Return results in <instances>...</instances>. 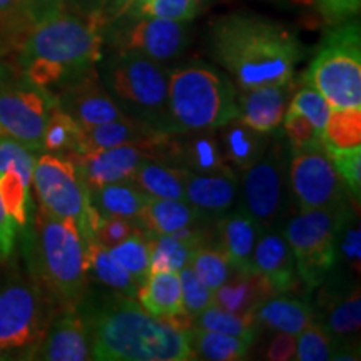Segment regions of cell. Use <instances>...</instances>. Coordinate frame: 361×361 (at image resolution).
<instances>
[{
	"mask_svg": "<svg viewBox=\"0 0 361 361\" xmlns=\"http://www.w3.org/2000/svg\"><path fill=\"white\" fill-rule=\"evenodd\" d=\"M189 264L192 266L197 278L213 291L223 286L229 279V276L234 273L228 256L221 251V247L219 250H214V247H207L204 245L200 246L194 251Z\"/></svg>",
	"mask_w": 361,
	"mask_h": 361,
	"instance_id": "cell-41",
	"label": "cell"
},
{
	"mask_svg": "<svg viewBox=\"0 0 361 361\" xmlns=\"http://www.w3.org/2000/svg\"><path fill=\"white\" fill-rule=\"evenodd\" d=\"M288 154L281 139L269 141L263 157L245 171L243 201L261 231L278 229L288 207Z\"/></svg>",
	"mask_w": 361,
	"mask_h": 361,
	"instance_id": "cell-11",
	"label": "cell"
},
{
	"mask_svg": "<svg viewBox=\"0 0 361 361\" xmlns=\"http://www.w3.org/2000/svg\"><path fill=\"white\" fill-rule=\"evenodd\" d=\"M252 269L263 276L274 295L288 293L298 281L295 256L279 229H266L259 234L252 252Z\"/></svg>",
	"mask_w": 361,
	"mask_h": 361,
	"instance_id": "cell-23",
	"label": "cell"
},
{
	"mask_svg": "<svg viewBox=\"0 0 361 361\" xmlns=\"http://www.w3.org/2000/svg\"><path fill=\"white\" fill-rule=\"evenodd\" d=\"M139 305L156 318L173 323L176 328L186 331L192 326V319L183 306L179 274L176 271L151 273L135 293Z\"/></svg>",
	"mask_w": 361,
	"mask_h": 361,
	"instance_id": "cell-24",
	"label": "cell"
},
{
	"mask_svg": "<svg viewBox=\"0 0 361 361\" xmlns=\"http://www.w3.org/2000/svg\"><path fill=\"white\" fill-rule=\"evenodd\" d=\"M164 141L156 144H124L94 152H72L67 157L74 162L89 191H94L106 184L129 180L134 171L146 159L161 161V147Z\"/></svg>",
	"mask_w": 361,
	"mask_h": 361,
	"instance_id": "cell-16",
	"label": "cell"
},
{
	"mask_svg": "<svg viewBox=\"0 0 361 361\" xmlns=\"http://www.w3.org/2000/svg\"><path fill=\"white\" fill-rule=\"evenodd\" d=\"M109 255L121 268L128 271L137 286H141L151 273V255L144 233L133 234L119 245L109 247Z\"/></svg>",
	"mask_w": 361,
	"mask_h": 361,
	"instance_id": "cell-39",
	"label": "cell"
},
{
	"mask_svg": "<svg viewBox=\"0 0 361 361\" xmlns=\"http://www.w3.org/2000/svg\"><path fill=\"white\" fill-rule=\"evenodd\" d=\"M189 171L157 159H146L130 176V183L149 197L157 200H184Z\"/></svg>",
	"mask_w": 361,
	"mask_h": 361,
	"instance_id": "cell-31",
	"label": "cell"
},
{
	"mask_svg": "<svg viewBox=\"0 0 361 361\" xmlns=\"http://www.w3.org/2000/svg\"><path fill=\"white\" fill-rule=\"evenodd\" d=\"M139 223L146 233L174 234L180 229L204 223L202 216L184 200H157L149 197Z\"/></svg>",
	"mask_w": 361,
	"mask_h": 361,
	"instance_id": "cell-30",
	"label": "cell"
},
{
	"mask_svg": "<svg viewBox=\"0 0 361 361\" xmlns=\"http://www.w3.org/2000/svg\"><path fill=\"white\" fill-rule=\"evenodd\" d=\"M318 310L314 314L340 346H355L361 326V298L358 284L343 278L335 269L319 284Z\"/></svg>",
	"mask_w": 361,
	"mask_h": 361,
	"instance_id": "cell-17",
	"label": "cell"
},
{
	"mask_svg": "<svg viewBox=\"0 0 361 361\" xmlns=\"http://www.w3.org/2000/svg\"><path fill=\"white\" fill-rule=\"evenodd\" d=\"M144 236L147 239L149 255H151V273H157V271H176L178 273L179 269L191 263L194 251L202 246L184 241L173 234H152L144 231Z\"/></svg>",
	"mask_w": 361,
	"mask_h": 361,
	"instance_id": "cell-35",
	"label": "cell"
},
{
	"mask_svg": "<svg viewBox=\"0 0 361 361\" xmlns=\"http://www.w3.org/2000/svg\"><path fill=\"white\" fill-rule=\"evenodd\" d=\"M29 273L47 296L64 308L78 306L87 293L85 243L74 221L35 207L34 223L20 239Z\"/></svg>",
	"mask_w": 361,
	"mask_h": 361,
	"instance_id": "cell-4",
	"label": "cell"
},
{
	"mask_svg": "<svg viewBox=\"0 0 361 361\" xmlns=\"http://www.w3.org/2000/svg\"><path fill=\"white\" fill-rule=\"evenodd\" d=\"M322 142L326 149L361 147V107L331 109Z\"/></svg>",
	"mask_w": 361,
	"mask_h": 361,
	"instance_id": "cell-38",
	"label": "cell"
},
{
	"mask_svg": "<svg viewBox=\"0 0 361 361\" xmlns=\"http://www.w3.org/2000/svg\"><path fill=\"white\" fill-rule=\"evenodd\" d=\"M192 326L245 338L252 343L258 336V323H256L255 316L231 313V311H226L216 305H211L209 308L201 311L192 319Z\"/></svg>",
	"mask_w": 361,
	"mask_h": 361,
	"instance_id": "cell-37",
	"label": "cell"
},
{
	"mask_svg": "<svg viewBox=\"0 0 361 361\" xmlns=\"http://www.w3.org/2000/svg\"><path fill=\"white\" fill-rule=\"evenodd\" d=\"M104 27L72 12L30 27L22 42V78L57 96L102 61Z\"/></svg>",
	"mask_w": 361,
	"mask_h": 361,
	"instance_id": "cell-3",
	"label": "cell"
},
{
	"mask_svg": "<svg viewBox=\"0 0 361 361\" xmlns=\"http://www.w3.org/2000/svg\"><path fill=\"white\" fill-rule=\"evenodd\" d=\"M211 56L239 90L293 79L303 45L288 27L247 12L221 16L209 25Z\"/></svg>",
	"mask_w": 361,
	"mask_h": 361,
	"instance_id": "cell-2",
	"label": "cell"
},
{
	"mask_svg": "<svg viewBox=\"0 0 361 361\" xmlns=\"http://www.w3.org/2000/svg\"><path fill=\"white\" fill-rule=\"evenodd\" d=\"M168 135L159 130L144 128L129 117H124L89 129H80L78 149L74 152L102 151L124 144H156L164 141Z\"/></svg>",
	"mask_w": 361,
	"mask_h": 361,
	"instance_id": "cell-26",
	"label": "cell"
},
{
	"mask_svg": "<svg viewBox=\"0 0 361 361\" xmlns=\"http://www.w3.org/2000/svg\"><path fill=\"white\" fill-rule=\"evenodd\" d=\"M90 192V202L101 216H121V218L139 221L144 206L149 200L130 180L111 183Z\"/></svg>",
	"mask_w": 361,
	"mask_h": 361,
	"instance_id": "cell-32",
	"label": "cell"
},
{
	"mask_svg": "<svg viewBox=\"0 0 361 361\" xmlns=\"http://www.w3.org/2000/svg\"><path fill=\"white\" fill-rule=\"evenodd\" d=\"M283 134L290 142L291 151H301L322 144V134L314 128L313 123L300 112L288 109L283 119Z\"/></svg>",
	"mask_w": 361,
	"mask_h": 361,
	"instance_id": "cell-46",
	"label": "cell"
},
{
	"mask_svg": "<svg viewBox=\"0 0 361 361\" xmlns=\"http://www.w3.org/2000/svg\"><path fill=\"white\" fill-rule=\"evenodd\" d=\"M59 109L75 121L80 129L124 119V114L112 101L99 78L97 67L85 72L82 78L62 89L56 96Z\"/></svg>",
	"mask_w": 361,
	"mask_h": 361,
	"instance_id": "cell-18",
	"label": "cell"
},
{
	"mask_svg": "<svg viewBox=\"0 0 361 361\" xmlns=\"http://www.w3.org/2000/svg\"><path fill=\"white\" fill-rule=\"evenodd\" d=\"M85 259H87V274L92 276L111 291L121 293V295L135 298L137 293V283L133 276L121 268L114 259L111 258L109 250L99 245L96 239L85 243Z\"/></svg>",
	"mask_w": 361,
	"mask_h": 361,
	"instance_id": "cell-34",
	"label": "cell"
},
{
	"mask_svg": "<svg viewBox=\"0 0 361 361\" xmlns=\"http://www.w3.org/2000/svg\"><path fill=\"white\" fill-rule=\"evenodd\" d=\"M353 200L346 202L341 211L336 231V266L350 269L351 274H360L361 264V231L360 218L353 209Z\"/></svg>",
	"mask_w": 361,
	"mask_h": 361,
	"instance_id": "cell-36",
	"label": "cell"
},
{
	"mask_svg": "<svg viewBox=\"0 0 361 361\" xmlns=\"http://www.w3.org/2000/svg\"><path fill=\"white\" fill-rule=\"evenodd\" d=\"M37 156L32 149L0 129V200L20 239L27 236L34 223L32 174Z\"/></svg>",
	"mask_w": 361,
	"mask_h": 361,
	"instance_id": "cell-14",
	"label": "cell"
},
{
	"mask_svg": "<svg viewBox=\"0 0 361 361\" xmlns=\"http://www.w3.org/2000/svg\"><path fill=\"white\" fill-rule=\"evenodd\" d=\"M32 188L42 209L57 218L74 221L84 243L92 241L101 214L90 202L89 189L69 157L49 152L39 154L34 166Z\"/></svg>",
	"mask_w": 361,
	"mask_h": 361,
	"instance_id": "cell-9",
	"label": "cell"
},
{
	"mask_svg": "<svg viewBox=\"0 0 361 361\" xmlns=\"http://www.w3.org/2000/svg\"><path fill=\"white\" fill-rule=\"evenodd\" d=\"M318 8L329 24H341L360 12L361 0H316Z\"/></svg>",
	"mask_w": 361,
	"mask_h": 361,
	"instance_id": "cell-50",
	"label": "cell"
},
{
	"mask_svg": "<svg viewBox=\"0 0 361 361\" xmlns=\"http://www.w3.org/2000/svg\"><path fill=\"white\" fill-rule=\"evenodd\" d=\"M303 80L326 99L331 109L361 107L358 22L345 20L324 35Z\"/></svg>",
	"mask_w": 361,
	"mask_h": 361,
	"instance_id": "cell-7",
	"label": "cell"
},
{
	"mask_svg": "<svg viewBox=\"0 0 361 361\" xmlns=\"http://www.w3.org/2000/svg\"><path fill=\"white\" fill-rule=\"evenodd\" d=\"M274 295L268 281L258 273H234L214 291V305L236 314H252L261 301Z\"/></svg>",
	"mask_w": 361,
	"mask_h": 361,
	"instance_id": "cell-29",
	"label": "cell"
},
{
	"mask_svg": "<svg viewBox=\"0 0 361 361\" xmlns=\"http://www.w3.org/2000/svg\"><path fill=\"white\" fill-rule=\"evenodd\" d=\"M169 112L173 134L219 129L239 114L238 89L213 66L178 67L169 71Z\"/></svg>",
	"mask_w": 361,
	"mask_h": 361,
	"instance_id": "cell-6",
	"label": "cell"
},
{
	"mask_svg": "<svg viewBox=\"0 0 361 361\" xmlns=\"http://www.w3.org/2000/svg\"><path fill=\"white\" fill-rule=\"evenodd\" d=\"M89 328L90 360L188 361L194 360L186 331L147 313L121 293L85 296L78 305Z\"/></svg>",
	"mask_w": 361,
	"mask_h": 361,
	"instance_id": "cell-1",
	"label": "cell"
},
{
	"mask_svg": "<svg viewBox=\"0 0 361 361\" xmlns=\"http://www.w3.org/2000/svg\"><path fill=\"white\" fill-rule=\"evenodd\" d=\"M34 360H90L89 328L79 306H64L56 316H52Z\"/></svg>",
	"mask_w": 361,
	"mask_h": 361,
	"instance_id": "cell-19",
	"label": "cell"
},
{
	"mask_svg": "<svg viewBox=\"0 0 361 361\" xmlns=\"http://www.w3.org/2000/svg\"><path fill=\"white\" fill-rule=\"evenodd\" d=\"M252 316L258 326L290 333L293 336H298L308 324L316 322L314 306L310 301L286 296L284 293L271 295L261 301L252 311Z\"/></svg>",
	"mask_w": 361,
	"mask_h": 361,
	"instance_id": "cell-27",
	"label": "cell"
},
{
	"mask_svg": "<svg viewBox=\"0 0 361 361\" xmlns=\"http://www.w3.org/2000/svg\"><path fill=\"white\" fill-rule=\"evenodd\" d=\"M178 274L180 281V293H183L184 311L191 316V319H194L201 311L214 305V291L209 290L197 278L191 264H186L183 269H179Z\"/></svg>",
	"mask_w": 361,
	"mask_h": 361,
	"instance_id": "cell-45",
	"label": "cell"
},
{
	"mask_svg": "<svg viewBox=\"0 0 361 361\" xmlns=\"http://www.w3.org/2000/svg\"><path fill=\"white\" fill-rule=\"evenodd\" d=\"M291 152L288 184L300 211L338 209L351 200L350 189L333 166L323 142Z\"/></svg>",
	"mask_w": 361,
	"mask_h": 361,
	"instance_id": "cell-12",
	"label": "cell"
},
{
	"mask_svg": "<svg viewBox=\"0 0 361 361\" xmlns=\"http://www.w3.org/2000/svg\"><path fill=\"white\" fill-rule=\"evenodd\" d=\"M343 207L300 211L284 224L298 279L308 291L316 290L336 268V231Z\"/></svg>",
	"mask_w": 361,
	"mask_h": 361,
	"instance_id": "cell-10",
	"label": "cell"
},
{
	"mask_svg": "<svg viewBox=\"0 0 361 361\" xmlns=\"http://www.w3.org/2000/svg\"><path fill=\"white\" fill-rule=\"evenodd\" d=\"M296 355V336L290 335V333L279 331V335L269 343L268 353L266 358L274 361H286L293 360Z\"/></svg>",
	"mask_w": 361,
	"mask_h": 361,
	"instance_id": "cell-53",
	"label": "cell"
},
{
	"mask_svg": "<svg viewBox=\"0 0 361 361\" xmlns=\"http://www.w3.org/2000/svg\"><path fill=\"white\" fill-rule=\"evenodd\" d=\"M300 87L293 94L291 102H290V111L300 112L305 117L313 123V126L318 129V133L322 134L324 126L328 123V117L331 114V107L326 102L322 94L316 90L313 85L306 84L305 80H301Z\"/></svg>",
	"mask_w": 361,
	"mask_h": 361,
	"instance_id": "cell-44",
	"label": "cell"
},
{
	"mask_svg": "<svg viewBox=\"0 0 361 361\" xmlns=\"http://www.w3.org/2000/svg\"><path fill=\"white\" fill-rule=\"evenodd\" d=\"M64 11L66 0H20L22 17L30 27L52 19Z\"/></svg>",
	"mask_w": 361,
	"mask_h": 361,
	"instance_id": "cell-49",
	"label": "cell"
},
{
	"mask_svg": "<svg viewBox=\"0 0 361 361\" xmlns=\"http://www.w3.org/2000/svg\"><path fill=\"white\" fill-rule=\"evenodd\" d=\"M326 149V147H324ZM338 174L345 180L351 196L360 201L361 196V147L351 149H326Z\"/></svg>",
	"mask_w": 361,
	"mask_h": 361,
	"instance_id": "cell-47",
	"label": "cell"
},
{
	"mask_svg": "<svg viewBox=\"0 0 361 361\" xmlns=\"http://www.w3.org/2000/svg\"><path fill=\"white\" fill-rule=\"evenodd\" d=\"M221 129V149L224 159L239 171L250 169L258 162L269 146V134L250 128L239 117Z\"/></svg>",
	"mask_w": 361,
	"mask_h": 361,
	"instance_id": "cell-28",
	"label": "cell"
},
{
	"mask_svg": "<svg viewBox=\"0 0 361 361\" xmlns=\"http://www.w3.org/2000/svg\"><path fill=\"white\" fill-rule=\"evenodd\" d=\"M99 78L119 111L144 128L173 134L169 71L142 54L117 51L102 62Z\"/></svg>",
	"mask_w": 361,
	"mask_h": 361,
	"instance_id": "cell-5",
	"label": "cell"
},
{
	"mask_svg": "<svg viewBox=\"0 0 361 361\" xmlns=\"http://www.w3.org/2000/svg\"><path fill=\"white\" fill-rule=\"evenodd\" d=\"M133 2L134 0H106V6H104L102 11L104 27H107L111 22H114L121 16H124Z\"/></svg>",
	"mask_w": 361,
	"mask_h": 361,
	"instance_id": "cell-54",
	"label": "cell"
},
{
	"mask_svg": "<svg viewBox=\"0 0 361 361\" xmlns=\"http://www.w3.org/2000/svg\"><path fill=\"white\" fill-rule=\"evenodd\" d=\"M239 197V183L233 169L209 174H189L184 201H188L204 221H218L233 209Z\"/></svg>",
	"mask_w": 361,
	"mask_h": 361,
	"instance_id": "cell-22",
	"label": "cell"
},
{
	"mask_svg": "<svg viewBox=\"0 0 361 361\" xmlns=\"http://www.w3.org/2000/svg\"><path fill=\"white\" fill-rule=\"evenodd\" d=\"M106 0H66V11L82 17V19L97 22L104 27L102 11ZM106 29V27H104Z\"/></svg>",
	"mask_w": 361,
	"mask_h": 361,
	"instance_id": "cell-52",
	"label": "cell"
},
{
	"mask_svg": "<svg viewBox=\"0 0 361 361\" xmlns=\"http://www.w3.org/2000/svg\"><path fill=\"white\" fill-rule=\"evenodd\" d=\"M201 11L197 0H147L141 6L129 7L130 17H156V19L191 22Z\"/></svg>",
	"mask_w": 361,
	"mask_h": 361,
	"instance_id": "cell-43",
	"label": "cell"
},
{
	"mask_svg": "<svg viewBox=\"0 0 361 361\" xmlns=\"http://www.w3.org/2000/svg\"><path fill=\"white\" fill-rule=\"evenodd\" d=\"M17 245V228L6 211L0 200V261H6L12 256Z\"/></svg>",
	"mask_w": 361,
	"mask_h": 361,
	"instance_id": "cell-51",
	"label": "cell"
},
{
	"mask_svg": "<svg viewBox=\"0 0 361 361\" xmlns=\"http://www.w3.org/2000/svg\"><path fill=\"white\" fill-rule=\"evenodd\" d=\"M295 90L296 84L293 79L283 84L241 90L238 96V117L259 133H276L290 109Z\"/></svg>",
	"mask_w": 361,
	"mask_h": 361,
	"instance_id": "cell-21",
	"label": "cell"
},
{
	"mask_svg": "<svg viewBox=\"0 0 361 361\" xmlns=\"http://www.w3.org/2000/svg\"><path fill=\"white\" fill-rule=\"evenodd\" d=\"M51 301L32 274L0 286V360H34L51 323Z\"/></svg>",
	"mask_w": 361,
	"mask_h": 361,
	"instance_id": "cell-8",
	"label": "cell"
},
{
	"mask_svg": "<svg viewBox=\"0 0 361 361\" xmlns=\"http://www.w3.org/2000/svg\"><path fill=\"white\" fill-rule=\"evenodd\" d=\"M219 247L228 256L234 271L255 273L252 269V252L256 241L263 233L256 221L245 209H231L218 221Z\"/></svg>",
	"mask_w": 361,
	"mask_h": 361,
	"instance_id": "cell-25",
	"label": "cell"
},
{
	"mask_svg": "<svg viewBox=\"0 0 361 361\" xmlns=\"http://www.w3.org/2000/svg\"><path fill=\"white\" fill-rule=\"evenodd\" d=\"M114 24L119 25L109 30V35L117 51L137 52L157 62L179 57L189 44L186 22L130 17L124 13Z\"/></svg>",
	"mask_w": 361,
	"mask_h": 361,
	"instance_id": "cell-15",
	"label": "cell"
},
{
	"mask_svg": "<svg viewBox=\"0 0 361 361\" xmlns=\"http://www.w3.org/2000/svg\"><path fill=\"white\" fill-rule=\"evenodd\" d=\"M197 2H200V4H202V0H197Z\"/></svg>",
	"mask_w": 361,
	"mask_h": 361,
	"instance_id": "cell-56",
	"label": "cell"
},
{
	"mask_svg": "<svg viewBox=\"0 0 361 361\" xmlns=\"http://www.w3.org/2000/svg\"><path fill=\"white\" fill-rule=\"evenodd\" d=\"M80 135V128L71 116L59 109V106L52 111L49 117L47 126L44 129L42 137V152L49 154L67 156L78 149Z\"/></svg>",
	"mask_w": 361,
	"mask_h": 361,
	"instance_id": "cell-40",
	"label": "cell"
},
{
	"mask_svg": "<svg viewBox=\"0 0 361 361\" xmlns=\"http://www.w3.org/2000/svg\"><path fill=\"white\" fill-rule=\"evenodd\" d=\"M338 348L340 345L335 338L329 335L322 324L313 322L298 335L295 358L300 361L333 360Z\"/></svg>",
	"mask_w": 361,
	"mask_h": 361,
	"instance_id": "cell-42",
	"label": "cell"
},
{
	"mask_svg": "<svg viewBox=\"0 0 361 361\" xmlns=\"http://www.w3.org/2000/svg\"><path fill=\"white\" fill-rule=\"evenodd\" d=\"M20 12V0H0V16H8V13Z\"/></svg>",
	"mask_w": 361,
	"mask_h": 361,
	"instance_id": "cell-55",
	"label": "cell"
},
{
	"mask_svg": "<svg viewBox=\"0 0 361 361\" xmlns=\"http://www.w3.org/2000/svg\"><path fill=\"white\" fill-rule=\"evenodd\" d=\"M137 233H144V228L139 221L121 218V216H101L96 229H94V239L99 245L109 250V247L124 241L126 238Z\"/></svg>",
	"mask_w": 361,
	"mask_h": 361,
	"instance_id": "cell-48",
	"label": "cell"
},
{
	"mask_svg": "<svg viewBox=\"0 0 361 361\" xmlns=\"http://www.w3.org/2000/svg\"><path fill=\"white\" fill-rule=\"evenodd\" d=\"M189 345L194 356L209 361H241L247 358L252 341L245 338L224 335V333L211 331L191 326L186 329Z\"/></svg>",
	"mask_w": 361,
	"mask_h": 361,
	"instance_id": "cell-33",
	"label": "cell"
},
{
	"mask_svg": "<svg viewBox=\"0 0 361 361\" xmlns=\"http://www.w3.org/2000/svg\"><path fill=\"white\" fill-rule=\"evenodd\" d=\"M57 107L54 94L25 78L0 79V129L42 154L44 129Z\"/></svg>",
	"mask_w": 361,
	"mask_h": 361,
	"instance_id": "cell-13",
	"label": "cell"
},
{
	"mask_svg": "<svg viewBox=\"0 0 361 361\" xmlns=\"http://www.w3.org/2000/svg\"><path fill=\"white\" fill-rule=\"evenodd\" d=\"M162 162H178L192 174H209L228 169L221 142L213 130H189L171 134L162 144Z\"/></svg>",
	"mask_w": 361,
	"mask_h": 361,
	"instance_id": "cell-20",
	"label": "cell"
}]
</instances>
